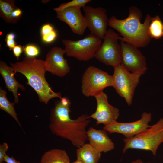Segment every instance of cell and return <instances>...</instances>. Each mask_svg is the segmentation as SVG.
I'll list each match as a JSON object with an SVG mask.
<instances>
[{"label": "cell", "instance_id": "obj_18", "mask_svg": "<svg viewBox=\"0 0 163 163\" xmlns=\"http://www.w3.org/2000/svg\"><path fill=\"white\" fill-rule=\"evenodd\" d=\"M40 163H71L69 156L64 150L57 149L45 152L41 158Z\"/></svg>", "mask_w": 163, "mask_h": 163}, {"label": "cell", "instance_id": "obj_17", "mask_svg": "<svg viewBox=\"0 0 163 163\" xmlns=\"http://www.w3.org/2000/svg\"><path fill=\"white\" fill-rule=\"evenodd\" d=\"M77 159L84 163H98L101 152L89 143H86L76 150Z\"/></svg>", "mask_w": 163, "mask_h": 163}, {"label": "cell", "instance_id": "obj_26", "mask_svg": "<svg viewBox=\"0 0 163 163\" xmlns=\"http://www.w3.org/2000/svg\"><path fill=\"white\" fill-rule=\"evenodd\" d=\"M12 50L14 55L16 57L17 59L18 60L22 53L24 51V46H22L20 45H17L13 48Z\"/></svg>", "mask_w": 163, "mask_h": 163}, {"label": "cell", "instance_id": "obj_14", "mask_svg": "<svg viewBox=\"0 0 163 163\" xmlns=\"http://www.w3.org/2000/svg\"><path fill=\"white\" fill-rule=\"evenodd\" d=\"M81 8L79 7H71L56 12L57 18L67 24L73 33L79 35H83L87 27Z\"/></svg>", "mask_w": 163, "mask_h": 163}, {"label": "cell", "instance_id": "obj_2", "mask_svg": "<svg viewBox=\"0 0 163 163\" xmlns=\"http://www.w3.org/2000/svg\"><path fill=\"white\" fill-rule=\"evenodd\" d=\"M142 11L136 7L129 8V15L126 18L119 19L114 16L109 19L108 25L119 32L122 36L119 37L121 41L131 44L137 47H144L149 43L152 38L148 28L152 17L146 15L145 21L141 22Z\"/></svg>", "mask_w": 163, "mask_h": 163}, {"label": "cell", "instance_id": "obj_8", "mask_svg": "<svg viewBox=\"0 0 163 163\" xmlns=\"http://www.w3.org/2000/svg\"><path fill=\"white\" fill-rule=\"evenodd\" d=\"M120 37L113 30H107L104 38V41L97 50L95 57L104 64L113 68L121 64V50L118 43Z\"/></svg>", "mask_w": 163, "mask_h": 163}, {"label": "cell", "instance_id": "obj_27", "mask_svg": "<svg viewBox=\"0 0 163 163\" xmlns=\"http://www.w3.org/2000/svg\"><path fill=\"white\" fill-rule=\"evenodd\" d=\"M53 30V27L49 24H44L42 27L41 29V32L42 36L47 34Z\"/></svg>", "mask_w": 163, "mask_h": 163}, {"label": "cell", "instance_id": "obj_4", "mask_svg": "<svg viewBox=\"0 0 163 163\" xmlns=\"http://www.w3.org/2000/svg\"><path fill=\"white\" fill-rule=\"evenodd\" d=\"M124 153L129 149L150 151L154 156L159 145L163 142V118L144 132L130 138L123 139Z\"/></svg>", "mask_w": 163, "mask_h": 163}, {"label": "cell", "instance_id": "obj_19", "mask_svg": "<svg viewBox=\"0 0 163 163\" xmlns=\"http://www.w3.org/2000/svg\"><path fill=\"white\" fill-rule=\"evenodd\" d=\"M6 94V91L0 88V108L11 116L22 129L21 125L18 118L17 114L14 109L15 103L10 102L7 97Z\"/></svg>", "mask_w": 163, "mask_h": 163}, {"label": "cell", "instance_id": "obj_16", "mask_svg": "<svg viewBox=\"0 0 163 163\" xmlns=\"http://www.w3.org/2000/svg\"><path fill=\"white\" fill-rule=\"evenodd\" d=\"M16 72L11 66H8L4 61L0 62V73L3 77L8 90L11 92L14 98V102L18 104L19 99L18 91L19 88L23 90L25 88L18 83L14 77Z\"/></svg>", "mask_w": 163, "mask_h": 163}, {"label": "cell", "instance_id": "obj_3", "mask_svg": "<svg viewBox=\"0 0 163 163\" xmlns=\"http://www.w3.org/2000/svg\"><path fill=\"white\" fill-rule=\"evenodd\" d=\"M11 66L16 72L22 74L27 78V84L34 89L40 102L47 104L51 99L62 97L60 93L52 89L46 80L45 74L47 71L44 61L26 56L21 62L11 63Z\"/></svg>", "mask_w": 163, "mask_h": 163}, {"label": "cell", "instance_id": "obj_10", "mask_svg": "<svg viewBox=\"0 0 163 163\" xmlns=\"http://www.w3.org/2000/svg\"><path fill=\"white\" fill-rule=\"evenodd\" d=\"M82 8L90 34L101 39H103L108 25L109 19L106 10L101 7L94 8L86 5Z\"/></svg>", "mask_w": 163, "mask_h": 163}, {"label": "cell", "instance_id": "obj_7", "mask_svg": "<svg viewBox=\"0 0 163 163\" xmlns=\"http://www.w3.org/2000/svg\"><path fill=\"white\" fill-rule=\"evenodd\" d=\"M113 68L112 86L129 106L132 104L135 90L142 75L130 72L121 64Z\"/></svg>", "mask_w": 163, "mask_h": 163}, {"label": "cell", "instance_id": "obj_28", "mask_svg": "<svg viewBox=\"0 0 163 163\" xmlns=\"http://www.w3.org/2000/svg\"><path fill=\"white\" fill-rule=\"evenodd\" d=\"M22 14L21 10L18 8L13 11L12 13L11 17L14 23H15L21 17Z\"/></svg>", "mask_w": 163, "mask_h": 163}, {"label": "cell", "instance_id": "obj_5", "mask_svg": "<svg viewBox=\"0 0 163 163\" xmlns=\"http://www.w3.org/2000/svg\"><path fill=\"white\" fill-rule=\"evenodd\" d=\"M62 41L67 56L84 61L94 57L102 43L101 39L91 34L80 40H72L64 39Z\"/></svg>", "mask_w": 163, "mask_h": 163}, {"label": "cell", "instance_id": "obj_9", "mask_svg": "<svg viewBox=\"0 0 163 163\" xmlns=\"http://www.w3.org/2000/svg\"><path fill=\"white\" fill-rule=\"evenodd\" d=\"M121 64L132 73L144 74L147 69L146 59L138 47L121 41Z\"/></svg>", "mask_w": 163, "mask_h": 163}, {"label": "cell", "instance_id": "obj_12", "mask_svg": "<svg viewBox=\"0 0 163 163\" xmlns=\"http://www.w3.org/2000/svg\"><path fill=\"white\" fill-rule=\"evenodd\" d=\"M94 97L96 109L90 116L96 120V124H102L106 126L116 121L120 115L119 110L109 104L107 94L102 91Z\"/></svg>", "mask_w": 163, "mask_h": 163}, {"label": "cell", "instance_id": "obj_24", "mask_svg": "<svg viewBox=\"0 0 163 163\" xmlns=\"http://www.w3.org/2000/svg\"><path fill=\"white\" fill-rule=\"evenodd\" d=\"M56 36V33L55 30H53L48 34L42 36V39L43 42L46 43H49L54 41Z\"/></svg>", "mask_w": 163, "mask_h": 163}, {"label": "cell", "instance_id": "obj_25", "mask_svg": "<svg viewBox=\"0 0 163 163\" xmlns=\"http://www.w3.org/2000/svg\"><path fill=\"white\" fill-rule=\"evenodd\" d=\"M8 148L7 143L4 142L0 145V163L4 161L5 156L6 155V152Z\"/></svg>", "mask_w": 163, "mask_h": 163}, {"label": "cell", "instance_id": "obj_21", "mask_svg": "<svg viewBox=\"0 0 163 163\" xmlns=\"http://www.w3.org/2000/svg\"><path fill=\"white\" fill-rule=\"evenodd\" d=\"M148 31L152 39H158L163 37V23L159 16L152 18Z\"/></svg>", "mask_w": 163, "mask_h": 163}, {"label": "cell", "instance_id": "obj_34", "mask_svg": "<svg viewBox=\"0 0 163 163\" xmlns=\"http://www.w3.org/2000/svg\"><path fill=\"white\" fill-rule=\"evenodd\" d=\"M150 163V162H147V163Z\"/></svg>", "mask_w": 163, "mask_h": 163}, {"label": "cell", "instance_id": "obj_33", "mask_svg": "<svg viewBox=\"0 0 163 163\" xmlns=\"http://www.w3.org/2000/svg\"><path fill=\"white\" fill-rule=\"evenodd\" d=\"M71 163H83L81 161L77 159V160H76L75 161L72 163L71 162Z\"/></svg>", "mask_w": 163, "mask_h": 163}, {"label": "cell", "instance_id": "obj_20", "mask_svg": "<svg viewBox=\"0 0 163 163\" xmlns=\"http://www.w3.org/2000/svg\"><path fill=\"white\" fill-rule=\"evenodd\" d=\"M15 3V1L13 0H0V17L7 23H14L11 14L13 11L17 8Z\"/></svg>", "mask_w": 163, "mask_h": 163}, {"label": "cell", "instance_id": "obj_22", "mask_svg": "<svg viewBox=\"0 0 163 163\" xmlns=\"http://www.w3.org/2000/svg\"><path fill=\"white\" fill-rule=\"evenodd\" d=\"M90 0H72L66 3L61 4L59 6L53 8L56 12L62 11L69 8L79 7L83 8L86 4L90 2Z\"/></svg>", "mask_w": 163, "mask_h": 163}, {"label": "cell", "instance_id": "obj_31", "mask_svg": "<svg viewBox=\"0 0 163 163\" xmlns=\"http://www.w3.org/2000/svg\"><path fill=\"white\" fill-rule=\"evenodd\" d=\"M15 37V34L13 33H11L7 34L5 40L14 39Z\"/></svg>", "mask_w": 163, "mask_h": 163}, {"label": "cell", "instance_id": "obj_6", "mask_svg": "<svg viewBox=\"0 0 163 163\" xmlns=\"http://www.w3.org/2000/svg\"><path fill=\"white\" fill-rule=\"evenodd\" d=\"M112 76L93 66L88 67L82 78L81 91L85 96L94 97L106 88L112 86Z\"/></svg>", "mask_w": 163, "mask_h": 163}, {"label": "cell", "instance_id": "obj_11", "mask_svg": "<svg viewBox=\"0 0 163 163\" xmlns=\"http://www.w3.org/2000/svg\"><path fill=\"white\" fill-rule=\"evenodd\" d=\"M151 113L144 112L141 118L135 121L121 123L115 121L104 126L103 129L110 133H117L123 135L125 138L133 137L144 132L149 127V123L151 121Z\"/></svg>", "mask_w": 163, "mask_h": 163}, {"label": "cell", "instance_id": "obj_15", "mask_svg": "<svg viewBox=\"0 0 163 163\" xmlns=\"http://www.w3.org/2000/svg\"><path fill=\"white\" fill-rule=\"evenodd\" d=\"M89 143L101 153L114 149L115 145L104 129L98 130L90 127L86 131Z\"/></svg>", "mask_w": 163, "mask_h": 163}, {"label": "cell", "instance_id": "obj_1", "mask_svg": "<svg viewBox=\"0 0 163 163\" xmlns=\"http://www.w3.org/2000/svg\"><path fill=\"white\" fill-rule=\"evenodd\" d=\"M71 104L66 97L56 101L51 110L49 128L56 135L69 140L80 148L88 140L86 128L90 123V116L83 114L76 119L71 118Z\"/></svg>", "mask_w": 163, "mask_h": 163}, {"label": "cell", "instance_id": "obj_23", "mask_svg": "<svg viewBox=\"0 0 163 163\" xmlns=\"http://www.w3.org/2000/svg\"><path fill=\"white\" fill-rule=\"evenodd\" d=\"M24 52L26 56L30 57H35L40 53L38 47L32 44H28L24 47Z\"/></svg>", "mask_w": 163, "mask_h": 163}, {"label": "cell", "instance_id": "obj_29", "mask_svg": "<svg viewBox=\"0 0 163 163\" xmlns=\"http://www.w3.org/2000/svg\"><path fill=\"white\" fill-rule=\"evenodd\" d=\"M4 161L7 163H20L15 159L13 157H10L7 154L4 157Z\"/></svg>", "mask_w": 163, "mask_h": 163}, {"label": "cell", "instance_id": "obj_30", "mask_svg": "<svg viewBox=\"0 0 163 163\" xmlns=\"http://www.w3.org/2000/svg\"><path fill=\"white\" fill-rule=\"evenodd\" d=\"M6 45L11 50L16 45L14 39H11L6 40Z\"/></svg>", "mask_w": 163, "mask_h": 163}, {"label": "cell", "instance_id": "obj_32", "mask_svg": "<svg viewBox=\"0 0 163 163\" xmlns=\"http://www.w3.org/2000/svg\"><path fill=\"white\" fill-rule=\"evenodd\" d=\"M131 163H144L143 161L140 159H137L136 160L132 161Z\"/></svg>", "mask_w": 163, "mask_h": 163}, {"label": "cell", "instance_id": "obj_13", "mask_svg": "<svg viewBox=\"0 0 163 163\" xmlns=\"http://www.w3.org/2000/svg\"><path fill=\"white\" fill-rule=\"evenodd\" d=\"M65 53V50L60 47L52 48L47 53L44 61L46 71L60 77H64L69 73L70 68L67 60L63 57Z\"/></svg>", "mask_w": 163, "mask_h": 163}]
</instances>
